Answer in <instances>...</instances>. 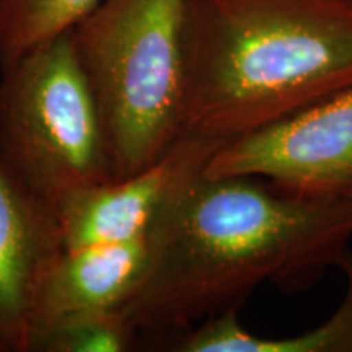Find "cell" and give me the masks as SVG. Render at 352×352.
<instances>
[{
    "label": "cell",
    "mask_w": 352,
    "mask_h": 352,
    "mask_svg": "<svg viewBox=\"0 0 352 352\" xmlns=\"http://www.w3.org/2000/svg\"><path fill=\"white\" fill-rule=\"evenodd\" d=\"M352 240V197H308L254 176L201 173L148 230L120 314L139 334H178L240 311L263 284L310 290Z\"/></svg>",
    "instance_id": "cell-1"
},
{
    "label": "cell",
    "mask_w": 352,
    "mask_h": 352,
    "mask_svg": "<svg viewBox=\"0 0 352 352\" xmlns=\"http://www.w3.org/2000/svg\"><path fill=\"white\" fill-rule=\"evenodd\" d=\"M184 134L232 142L352 85V0H186Z\"/></svg>",
    "instance_id": "cell-2"
},
{
    "label": "cell",
    "mask_w": 352,
    "mask_h": 352,
    "mask_svg": "<svg viewBox=\"0 0 352 352\" xmlns=\"http://www.w3.org/2000/svg\"><path fill=\"white\" fill-rule=\"evenodd\" d=\"M186 0H101L69 32L104 126L114 179L157 164L184 134Z\"/></svg>",
    "instance_id": "cell-3"
},
{
    "label": "cell",
    "mask_w": 352,
    "mask_h": 352,
    "mask_svg": "<svg viewBox=\"0 0 352 352\" xmlns=\"http://www.w3.org/2000/svg\"><path fill=\"white\" fill-rule=\"evenodd\" d=\"M0 160L52 209L70 192L114 179L69 33L0 69Z\"/></svg>",
    "instance_id": "cell-4"
},
{
    "label": "cell",
    "mask_w": 352,
    "mask_h": 352,
    "mask_svg": "<svg viewBox=\"0 0 352 352\" xmlns=\"http://www.w3.org/2000/svg\"><path fill=\"white\" fill-rule=\"evenodd\" d=\"M208 176H254L308 197H352V85L219 147Z\"/></svg>",
    "instance_id": "cell-5"
},
{
    "label": "cell",
    "mask_w": 352,
    "mask_h": 352,
    "mask_svg": "<svg viewBox=\"0 0 352 352\" xmlns=\"http://www.w3.org/2000/svg\"><path fill=\"white\" fill-rule=\"evenodd\" d=\"M223 142L183 134L157 164L111 182L65 196L56 206L64 248L116 243L147 235L153 222Z\"/></svg>",
    "instance_id": "cell-6"
},
{
    "label": "cell",
    "mask_w": 352,
    "mask_h": 352,
    "mask_svg": "<svg viewBox=\"0 0 352 352\" xmlns=\"http://www.w3.org/2000/svg\"><path fill=\"white\" fill-rule=\"evenodd\" d=\"M63 250L56 210L0 160V352H30L38 289Z\"/></svg>",
    "instance_id": "cell-7"
},
{
    "label": "cell",
    "mask_w": 352,
    "mask_h": 352,
    "mask_svg": "<svg viewBox=\"0 0 352 352\" xmlns=\"http://www.w3.org/2000/svg\"><path fill=\"white\" fill-rule=\"evenodd\" d=\"M147 258L148 233L116 243L64 248L38 289L32 346L39 334L65 321L120 310L144 274Z\"/></svg>",
    "instance_id": "cell-8"
},
{
    "label": "cell",
    "mask_w": 352,
    "mask_h": 352,
    "mask_svg": "<svg viewBox=\"0 0 352 352\" xmlns=\"http://www.w3.org/2000/svg\"><path fill=\"white\" fill-rule=\"evenodd\" d=\"M336 267L344 274L340 307L323 323L287 338L259 336L241 327L240 311L215 315L178 333L166 342L178 352H352V250L347 246Z\"/></svg>",
    "instance_id": "cell-9"
},
{
    "label": "cell",
    "mask_w": 352,
    "mask_h": 352,
    "mask_svg": "<svg viewBox=\"0 0 352 352\" xmlns=\"http://www.w3.org/2000/svg\"><path fill=\"white\" fill-rule=\"evenodd\" d=\"M101 0H0V69L54 41Z\"/></svg>",
    "instance_id": "cell-10"
},
{
    "label": "cell",
    "mask_w": 352,
    "mask_h": 352,
    "mask_svg": "<svg viewBox=\"0 0 352 352\" xmlns=\"http://www.w3.org/2000/svg\"><path fill=\"white\" fill-rule=\"evenodd\" d=\"M139 333L120 310L80 316L47 329L34 340L32 352H126Z\"/></svg>",
    "instance_id": "cell-11"
}]
</instances>
